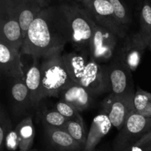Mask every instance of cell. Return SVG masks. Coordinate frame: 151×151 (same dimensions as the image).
<instances>
[{
    "mask_svg": "<svg viewBox=\"0 0 151 151\" xmlns=\"http://www.w3.org/2000/svg\"><path fill=\"white\" fill-rule=\"evenodd\" d=\"M55 24L60 36L76 51H89L96 22L89 12L77 4L52 6Z\"/></svg>",
    "mask_w": 151,
    "mask_h": 151,
    "instance_id": "cell-1",
    "label": "cell"
},
{
    "mask_svg": "<svg viewBox=\"0 0 151 151\" xmlns=\"http://www.w3.org/2000/svg\"><path fill=\"white\" fill-rule=\"evenodd\" d=\"M66 42L59 34L52 14V6L44 8L31 23L21 48V55L41 58L56 50H63Z\"/></svg>",
    "mask_w": 151,
    "mask_h": 151,
    "instance_id": "cell-2",
    "label": "cell"
},
{
    "mask_svg": "<svg viewBox=\"0 0 151 151\" xmlns=\"http://www.w3.org/2000/svg\"><path fill=\"white\" fill-rule=\"evenodd\" d=\"M56 50L39 59L42 80V100L47 97H58L59 93L74 83L63 62L61 52Z\"/></svg>",
    "mask_w": 151,
    "mask_h": 151,
    "instance_id": "cell-3",
    "label": "cell"
},
{
    "mask_svg": "<svg viewBox=\"0 0 151 151\" xmlns=\"http://www.w3.org/2000/svg\"><path fill=\"white\" fill-rule=\"evenodd\" d=\"M150 131L151 117L133 113L115 138L113 151H125Z\"/></svg>",
    "mask_w": 151,
    "mask_h": 151,
    "instance_id": "cell-4",
    "label": "cell"
},
{
    "mask_svg": "<svg viewBox=\"0 0 151 151\" xmlns=\"http://www.w3.org/2000/svg\"><path fill=\"white\" fill-rule=\"evenodd\" d=\"M119 39L110 29L96 23L89 44L91 58L100 63L111 60L118 47Z\"/></svg>",
    "mask_w": 151,
    "mask_h": 151,
    "instance_id": "cell-5",
    "label": "cell"
},
{
    "mask_svg": "<svg viewBox=\"0 0 151 151\" xmlns=\"http://www.w3.org/2000/svg\"><path fill=\"white\" fill-rule=\"evenodd\" d=\"M0 40L21 50L23 36L12 0H0Z\"/></svg>",
    "mask_w": 151,
    "mask_h": 151,
    "instance_id": "cell-6",
    "label": "cell"
},
{
    "mask_svg": "<svg viewBox=\"0 0 151 151\" xmlns=\"http://www.w3.org/2000/svg\"><path fill=\"white\" fill-rule=\"evenodd\" d=\"M118 46L115 55L131 71L137 70L145 50L148 47L139 32L128 33Z\"/></svg>",
    "mask_w": 151,
    "mask_h": 151,
    "instance_id": "cell-7",
    "label": "cell"
},
{
    "mask_svg": "<svg viewBox=\"0 0 151 151\" xmlns=\"http://www.w3.org/2000/svg\"><path fill=\"white\" fill-rule=\"evenodd\" d=\"M78 84L86 88L94 96L111 93L108 65L97 63L90 58Z\"/></svg>",
    "mask_w": 151,
    "mask_h": 151,
    "instance_id": "cell-8",
    "label": "cell"
},
{
    "mask_svg": "<svg viewBox=\"0 0 151 151\" xmlns=\"http://www.w3.org/2000/svg\"><path fill=\"white\" fill-rule=\"evenodd\" d=\"M111 93L115 96H134L135 87L131 71L116 57L108 65Z\"/></svg>",
    "mask_w": 151,
    "mask_h": 151,
    "instance_id": "cell-9",
    "label": "cell"
},
{
    "mask_svg": "<svg viewBox=\"0 0 151 151\" xmlns=\"http://www.w3.org/2000/svg\"><path fill=\"white\" fill-rule=\"evenodd\" d=\"M134 96H115L109 94L102 103V111L108 115L112 125L120 131L134 113Z\"/></svg>",
    "mask_w": 151,
    "mask_h": 151,
    "instance_id": "cell-10",
    "label": "cell"
},
{
    "mask_svg": "<svg viewBox=\"0 0 151 151\" xmlns=\"http://www.w3.org/2000/svg\"><path fill=\"white\" fill-rule=\"evenodd\" d=\"M88 11L98 24L110 29L120 39L128 34V30L119 22L109 0H92Z\"/></svg>",
    "mask_w": 151,
    "mask_h": 151,
    "instance_id": "cell-11",
    "label": "cell"
},
{
    "mask_svg": "<svg viewBox=\"0 0 151 151\" xmlns=\"http://www.w3.org/2000/svg\"><path fill=\"white\" fill-rule=\"evenodd\" d=\"M21 52L0 40V70L10 78L24 80Z\"/></svg>",
    "mask_w": 151,
    "mask_h": 151,
    "instance_id": "cell-12",
    "label": "cell"
},
{
    "mask_svg": "<svg viewBox=\"0 0 151 151\" xmlns=\"http://www.w3.org/2000/svg\"><path fill=\"white\" fill-rule=\"evenodd\" d=\"M44 137L49 151H83V147L61 128L44 127Z\"/></svg>",
    "mask_w": 151,
    "mask_h": 151,
    "instance_id": "cell-13",
    "label": "cell"
},
{
    "mask_svg": "<svg viewBox=\"0 0 151 151\" xmlns=\"http://www.w3.org/2000/svg\"><path fill=\"white\" fill-rule=\"evenodd\" d=\"M10 94L12 109L17 118L25 116L33 108L24 80L10 78Z\"/></svg>",
    "mask_w": 151,
    "mask_h": 151,
    "instance_id": "cell-14",
    "label": "cell"
},
{
    "mask_svg": "<svg viewBox=\"0 0 151 151\" xmlns=\"http://www.w3.org/2000/svg\"><path fill=\"white\" fill-rule=\"evenodd\" d=\"M94 97L95 96L86 88L75 83L62 90L58 96L59 100L70 104L78 112H83L89 109L93 103Z\"/></svg>",
    "mask_w": 151,
    "mask_h": 151,
    "instance_id": "cell-15",
    "label": "cell"
},
{
    "mask_svg": "<svg viewBox=\"0 0 151 151\" xmlns=\"http://www.w3.org/2000/svg\"><path fill=\"white\" fill-rule=\"evenodd\" d=\"M22 29L23 40L38 13L44 9L38 0H12Z\"/></svg>",
    "mask_w": 151,
    "mask_h": 151,
    "instance_id": "cell-16",
    "label": "cell"
},
{
    "mask_svg": "<svg viewBox=\"0 0 151 151\" xmlns=\"http://www.w3.org/2000/svg\"><path fill=\"white\" fill-rule=\"evenodd\" d=\"M113 126L106 114L102 111L93 119L88 134H87V141L83 151H93L95 150L97 145L102 139L108 134Z\"/></svg>",
    "mask_w": 151,
    "mask_h": 151,
    "instance_id": "cell-17",
    "label": "cell"
},
{
    "mask_svg": "<svg viewBox=\"0 0 151 151\" xmlns=\"http://www.w3.org/2000/svg\"><path fill=\"white\" fill-rule=\"evenodd\" d=\"M24 82L29 91L32 107L37 108L42 100V80L39 60L32 59V64L27 71Z\"/></svg>",
    "mask_w": 151,
    "mask_h": 151,
    "instance_id": "cell-18",
    "label": "cell"
},
{
    "mask_svg": "<svg viewBox=\"0 0 151 151\" xmlns=\"http://www.w3.org/2000/svg\"><path fill=\"white\" fill-rule=\"evenodd\" d=\"M69 75L75 83H79L87 63L90 60L89 51H76L62 55Z\"/></svg>",
    "mask_w": 151,
    "mask_h": 151,
    "instance_id": "cell-19",
    "label": "cell"
},
{
    "mask_svg": "<svg viewBox=\"0 0 151 151\" xmlns=\"http://www.w3.org/2000/svg\"><path fill=\"white\" fill-rule=\"evenodd\" d=\"M19 139V150L28 151L32 149L35 129L33 125L32 115L25 116L15 128Z\"/></svg>",
    "mask_w": 151,
    "mask_h": 151,
    "instance_id": "cell-20",
    "label": "cell"
},
{
    "mask_svg": "<svg viewBox=\"0 0 151 151\" xmlns=\"http://www.w3.org/2000/svg\"><path fill=\"white\" fill-rule=\"evenodd\" d=\"M139 33L148 46L151 38V1L143 0L139 15Z\"/></svg>",
    "mask_w": 151,
    "mask_h": 151,
    "instance_id": "cell-21",
    "label": "cell"
},
{
    "mask_svg": "<svg viewBox=\"0 0 151 151\" xmlns=\"http://www.w3.org/2000/svg\"><path fill=\"white\" fill-rule=\"evenodd\" d=\"M60 128L68 133L84 149L87 141V134H86L84 123L75 120H68Z\"/></svg>",
    "mask_w": 151,
    "mask_h": 151,
    "instance_id": "cell-22",
    "label": "cell"
},
{
    "mask_svg": "<svg viewBox=\"0 0 151 151\" xmlns=\"http://www.w3.org/2000/svg\"><path fill=\"white\" fill-rule=\"evenodd\" d=\"M41 118L44 127H52V128H61L69 120L55 109H52V110L47 109L44 111Z\"/></svg>",
    "mask_w": 151,
    "mask_h": 151,
    "instance_id": "cell-23",
    "label": "cell"
},
{
    "mask_svg": "<svg viewBox=\"0 0 151 151\" xmlns=\"http://www.w3.org/2000/svg\"><path fill=\"white\" fill-rule=\"evenodd\" d=\"M151 104V92H148L140 88H137L134 97V113L142 114L143 112Z\"/></svg>",
    "mask_w": 151,
    "mask_h": 151,
    "instance_id": "cell-24",
    "label": "cell"
},
{
    "mask_svg": "<svg viewBox=\"0 0 151 151\" xmlns=\"http://www.w3.org/2000/svg\"><path fill=\"white\" fill-rule=\"evenodd\" d=\"M113 7L116 17L128 30L131 23V16L128 7L123 0H109Z\"/></svg>",
    "mask_w": 151,
    "mask_h": 151,
    "instance_id": "cell-25",
    "label": "cell"
},
{
    "mask_svg": "<svg viewBox=\"0 0 151 151\" xmlns=\"http://www.w3.org/2000/svg\"><path fill=\"white\" fill-rule=\"evenodd\" d=\"M13 129V122L3 105L0 108V151H4V142L7 134Z\"/></svg>",
    "mask_w": 151,
    "mask_h": 151,
    "instance_id": "cell-26",
    "label": "cell"
},
{
    "mask_svg": "<svg viewBox=\"0 0 151 151\" xmlns=\"http://www.w3.org/2000/svg\"><path fill=\"white\" fill-rule=\"evenodd\" d=\"M55 109L69 120H75L84 123L83 119L76 109L66 102L59 100L55 106Z\"/></svg>",
    "mask_w": 151,
    "mask_h": 151,
    "instance_id": "cell-27",
    "label": "cell"
},
{
    "mask_svg": "<svg viewBox=\"0 0 151 151\" xmlns=\"http://www.w3.org/2000/svg\"><path fill=\"white\" fill-rule=\"evenodd\" d=\"M4 147L5 149L10 151H15L18 149L19 150V139L15 128L7 134L5 139Z\"/></svg>",
    "mask_w": 151,
    "mask_h": 151,
    "instance_id": "cell-28",
    "label": "cell"
},
{
    "mask_svg": "<svg viewBox=\"0 0 151 151\" xmlns=\"http://www.w3.org/2000/svg\"><path fill=\"white\" fill-rule=\"evenodd\" d=\"M135 145L147 151H151V131L145 135L141 139L137 142Z\"/></svg>",
    "mask_w": 151,
    "mask_h": 151,
    "instance_id": "cell-29",
    "label": "cell"
},
{
    "mask_svg": "<svg viewBox=\"0 0 151 151\" xmlns=\"http://www.w3.org/2000/svg\"><path fill=\"white\" fill-rule=\"evenodd\" d=\"M77 1H78V2L81 3V4H83V6L84 8L86 9V10H88L90 5H91V3L92 0H77Z\"/></svg>",
    "mask_w": 151,
    "mask_h": 151,
    "instance_id": "cell-30",
    "label": "cell"
},
{
    "mask_svg": "<svg viewBox=\"0 0 151 151\" xmlns=\"http://www.w3.org/2000/svg\"><path fill=\"white\" fill-rule=\"evenodd\" d=\"M41 4L42 5V7L44 8H46V7H49L50 6V4L51 3V1H60V0H38Z\"/></svg>",
    "mask_w": 151,
    "mask_h": 151,
    "instance_id": "cell-31",
    "label": "cell"
},
{
    "mask_svg": "<svg viewBox=\"0 0 151 151\" xmlns=\"http://www.w3.org/2000/svg\"><path fill=\"white\" fill-rule=\"evenodd\" d=\"M125 151H147V150H144V149L141 148V147H139V146H137L135 145H134L131 146L130 147L127 148Z\"/></svg>",
    "mask_w": 151,
    "mask_h": 151,
    "instance_id": "cell-32",
    "label": "cell"
},
{
    "mask_svg": "<svg viewBox=\"0 0 151 151\" xmlns=\"http://www.w3.org/2000/svg\"><path fill=\"white\" fill-rule=\"evenodd\" d=\"M141 115H143V116H150V117H151V104L147 108V109L143 112L142 114Z\"/></svg>",
    "mask_w": 151,
    "mask_h": 151,
    "instance_id": "cell-33",
    "label": "cell"
},
{
    "mask_svg": "<svg viewBox=\"0 0 151 151\" xmlns=\"http://www.w3.org/2000/svg\"><path fill=\"white\" fill-rule=\"evenodd\" d=\"M148 47H150V48H151V38H150V39L149 40V42H148Z\"/></svg>",
    "mask_w": 151,
    "mask_h": 151,
    "instance_id": "cell-34",
    "label": "cell"
},
{
    "mask_svg": "<svg viewBox=\"0 0 151 151\" xmlns=\"http://www.w3.org/2000/svg\"><path fill=\"white\" fill-rule=\"evenodd\" d=\"M28 151H37V150H35V149H31V150H29Z\"/></svg>",
    "mask_w": 151,
    "mask_h": 151,
    "instance_id": "cell-35",
    "label": "cell"
},
{
    "mask_svg": "<svg viewBox=\"0 0 151 151\" xmlns=\"http://www.w3.org/2000/svg\"><path fill=\"white\" fill-rule=\"evenodd\" d=\"M93 151H102V150H96V149H95V150H93Z\"/></svg>",
    "mask_w": 151,
    "mask_h": 151,
    "instance_id": "cell-36",
    "label": "cell"
},
{
    "mask_svg": "<svg viewBox=\"0 0 151 151\" xmlns=\"http://www.w3.org/2000/svg\"><path fill=\"white\" fill-rule=\"evenodd\" d=\"M137 1H140V0H137Z\"/></svg>",
    "mask_w": 151,
    "mask_h": 151,
    "instance_id": "cell-37",
    "label": "cell"
},
{
    "mask_svg": "<svg viewBox=\"0 0 151 151\" xmlns=\"http://www.w3.org/2000/svg\"><path fill=\"white\" fill-rule=\"evenodd\" d=\"M150 1H151V0H150Z\"/></svg>",
    "mask_w": 151,
    "mask_h": 151,
    "instance_id": "cell-38",
    "label": "cell"
},
{
    "mask_svg": "<svg viewBox=\"0 0 151 151\" xmlns=\"http://www.w3.org/2000/svg\"><path fill=\"white\" fill-rule=\"evenodd\" d=\"M19 151H20V150H19Z\"/></svg>",
    "mask_w": 151,
    "mask_h": 151,
    "instance_id": "cell-39",
    "label": "cell"
}]
</instances>
